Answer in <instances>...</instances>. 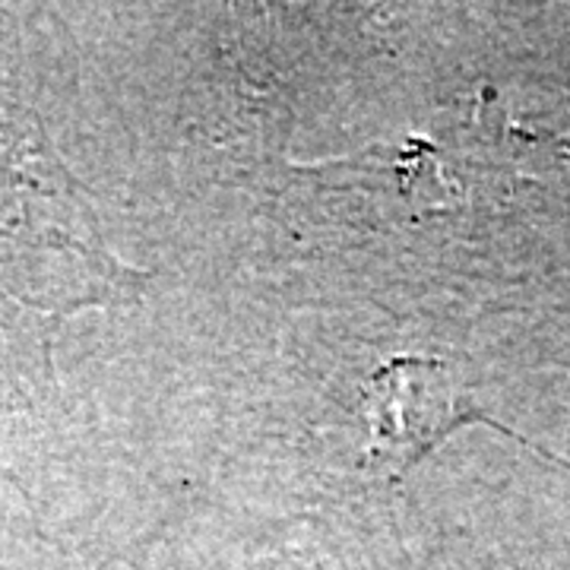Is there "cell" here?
Wrapping results in <instances>:
<instances>
[{"label":"cell","instance_id":"cell-1","mask_svg":"<svg viewBox=\"0 0 570 570\" xmlns=\"http://www.w3.org/2000/svg\"><path fill=\"white\" fill-rule=\"evenodd\" d=\"M365 419L371 428V463L403 475L425 460L448 434L482 412L456 387L448 365L403 355L381 367L365 387Z\"/></svg>","mask_w":570,"mask_h":570}]
</instances>
